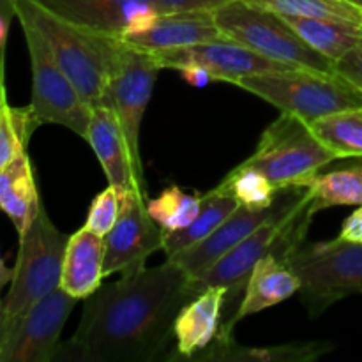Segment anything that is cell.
Returning <instances> with one entry per match:
<instances>
[{
  "mask_svg": "<svg viewBox=\"0 0 362 362\" xmlns=\"http://www.w3.org/2000/svg\"><path fill=\"white\" fill-rule=\"evenodd\" d=\"M4 327H6V315H4V303L0 299V345L4 339Z\"/></svg>",
  "mask_w": 362,
  "mask_h": 362,
  "instance_id": "cell-39",
  "label": "cell"
},
{
  "mask_svg": "<svg viewBox=\"0 0 362 362\" xmlns=\"http://www.w3.org/2000/svg\"><path fill=\"white\" fill-rule=\"evenodd\" d=\"M313 212L341 205H362V166L318 173L308 186Z\"/></svg>",
  "mask_w": 362,
  "mask_h": 362,
  "instance_id": "cell-25",
  "label": "cell"
},
{
  "mask_svg": "<svg viewBox=\"0 0 362 362\" xmlns=\"http://www.w3.org/2000/svg\"><path fill=\"white\" fill-rule=\"evenodd\" d=\"M179 73L187 85H191V87H197V88H202V87H205V85L216 81V78L212 76L207 69H204V67H200V66H184V67H180Z\"/></svg>",
  "mask_w": 362,
  "mask_h": 362,
  "instance_id": "cell-34",
  "label": "cell"
},
{
  "mask_svg": "<svg viewBox=\"0 0 362 362\" xmlns=\"http://www.w3.org/2000/svg\"><path fill=\"white\" fill-rule=\"evenodd\" d=\"M76 297L59 286L18 320L7 325L0 345V362H52L60 349V334L76 306Z\"/></svg>",
  "mask_w": 362,
  "mask_h": 362,
  "instance_id": "cell-10",
  "label": "cell"
},
{
  "mask_svg": "<svg viewBox=\"0 0 362 362\" xmlns=\"http://www.w3.org/2000/svg\"><path fill=\"white\" fill-rule=\"evenodd\" d=\"M226 296L221 286H209L179 311L173 324L175 354L166 359L189 361L214 341L223 324Z\"/></svg>",
  "mask_w": 362,
  "mask_h": 362,
  "instance_id": "cell-17",
  "label": "cell"
},
{
  "mask_svg": "<svg viewBox=\"0 0 362 362\" xmlns=\"http://www.w3.org/2000/svg\"><path fill=\"white\" fill-rule=\"evenodd\" d=\"M27 42L32 71L30 110L37 126L67 127L85 140L92 108L57 64L48 42L30 21L18 18Z\"/></svg>",
  "mask_w": 362,
  "mask_h": 362,
  "instance_id": "cell-8",
  "label": "cell"
},
{
  "mask_svg": "<svg viewBox=\"0 0 362 362\" xmlns=\"http://www.w3.org/2000/svg\"><path fill=\"white\" fill-rule=\"evenodd\" d=\"M41 207L34 170L28 154L16 159L0 170V211L6 212L18 235L25 232L34 221Z\"/></svg>",
  "mask_w": 362,
  "mask_h": 362,
  "instance_id": "cell-21",
  "label": "cell"
},
{
  "mask_svg": "<svg viewBox=\"0 0 362 362\" xmlns=\"http://www.w3.org/2000/svg\"><path fill=\"white\" fill-rule=\"evenodd\" d=\"M154 55L163 69L179 71L184 66H200L207 69L216 78V81H228V83H235L237 80L250 74L283 67L226 37L154 53Z\"/></svg>",
  "mask_w": 362,
  "mask_h": 362,
  "instance_id": "cell-12",
  "label": "cell"
},
{
  "mask_svg": "<svg viewBox=\"0 0 362 362\" xmlns=\"http://www.w3.org/2000/svg\"><path fill=\"white\" fill-rule=\"evenodd\" d=\"M233 85L306 124L341 110L362 106V94L338 73L281 67L250 74Z\"/></svg>",
  "mask_w": 362,
  "mask_h": 362,
  "instance_id": "cell-3",
  "label": "cell"
},
{
  "mask_svg": "<svg viewBox=\"0 0 362 362\" xmlns=\"http://www.w3.org/2000/svg\"><path fill=\"white\" fill-rule=\"evenodd\" d=\"M338 237L343 240H349V243L362 244V205H359V207L343 221Z\"/></svg>",
  "mask_w": 362,
  "mask_h": 362,
  "instance_id": "cell-33",
  "label": "cell"
},
{
  "mask_svg": "<svg viewBox=\"0 0 362 362\" xmlns=\"http://www.w3.org/2000/svg\"><path fill=\"white\" fill-rule=\"evenodd\" d=\"M216 187L250 209L271 207L278 197V189L272 186L271 180L257 168L244 163L233 168Z\"/></svg>",
  "mask_w": 362,
  "mask_h": 362,
  "instance_id": "cell-26",
  "label": "cell"
},
{
  "mask_svg": "<svg viewBox=\"0 0 362 362\" xmlns=\"http://www.w3.org/2000/svg\"><path fill=\"white\" fill-rule=\"evenodd\" d=\"M346 2L354 4L356 7H359V9H362V0H346Z\"/></svg>",
  "mask_w": 362,
  "mask_h": 362,
  "instance_id": "cell-40",
  "label": "cell"
},
{
  "mask_svg": "<svg viewBox=\"0 0 362 362\" xmlns=\"http://www.w3.org/2000/svg\"><path fill=\"white\" fill-rule=\"evenodd\" d=\"M4 62H6V55L0 53V106L4 103H7V94H6V76H4Z\"/></svg>",
  "mask_w": 362,
  "mask_h": 362,
  "instance_id": "cell-37",
  "label": "cell"
},
{
  "mask_svg": "<svg viewBox=\"0 0 362 362\" xmlns=\"http://www.w3.org/2000/svg\"><path fill=\"white\" fill-rule=\"evenodd\" d=\"M334 349L327 341H293L272 346H244L235 338L214 339L189 361L200 362H313Z\"/></svg>",
  "mask_w": 362,
  "mask_h": 362,
  "instance_id": "cell-20",
  "label": "cell"
},
{
  "mask_svg": "<svg viewBox=\"0 0 362 362\" xmlns=\"http://www.w3.org/2000/svg\"><path fill=\"white\" fill-rule=\"evenodd\" d=\"M214 18L226 39L279 66L336 73L334 62L306 45L285 18L274 11L247 0H233L214 11Z\"/></svg>",
  "mask_w": 362,
  "mask_h": 362,
  "instance_id": "cell-4",
  "label": "cell"
},
{
  "mask_svg": "<svg viewBox=\"0 0 362 362\" xmlns=\"http://www.w3.org/2000/svg\"><path fill=\"white\" fill-rule=\"evenodd\" d=\"M147 212L163 228V232H175L189 225L198 214L202 194H189L179 186H168L161 194L148 200Z\"/></svg>",
  "mask_w": 362,
  "mask_h": 362,
  "instance_id": "cell-27",
  "label": "cell"
},
{
  "mask_svg": "<svg viewBox=\"0 0 362 362\" xmlns=\"http://www.w3.org/2000/svg\"><path fill=\"white\" fill-rule=\"evenodd\" d=\"M103 239L105 276H112L144 267L151 255L163 250L165 232L147 212L144 193L127 189L120 191L119 218Z\"/></svg>",
  "mask_w": 362,
  "mask_h": 362,
  "instance_id": "cell-11",
  "label": "cell"
},
{
  "mask_svg": "<svg viewBox=\"0 0 362 362\" xmlns=\"http://www.w3.org/2000/svg\"><path fill=\"white\" fill-rule=\"evenodd\" d=\"M13 272H14L13 269L6 267L2 257H0V292H2V288L7 285V283H11V279H13Z\"/></svg>",
  "mask_w": 362,
  "mask_h": 362,
  "instance_id": "cell-38",
  "label": "cell"
},
{
  "mask_svg": "<svg viewBox=\"0 0 362 362\" xmlns=\"http://www.w3.org/2000/svg\"><path fill=\"white\" fill-rule=\"evenodd\" d=\"M35 127L39 126L30 106L18 108L9 103L0 106V170L27 152L28 140Z\"/></svg>",
  "mask_w": 362,
  "mask_h": 362,
  "instance_id": "cell-29",
  "label": "cell"
},
{
  "mask_svg": "<svg viewBox=\"0 0 362 362\" xmlns=\"http://www.w3.org/2000/svg\"><path fill=\"white\" fill-rule=\"evenodd\" d=\"M336 156L318 140L306 122L281 113L262 134L257 151L244 161L264 173L276 189L308 187Z\"/></svg>",
  "mask_w": 362,
  "mask_h": 362,
  "instance_id": "cell-6",
  "label": "cell"
},
{
  "mask_svg": "<svg viewBox=\"0 0 362 362\" xmlns=\"http://www.w3.org/2000/svg\"><path fill=\"white\" fill-rule=\"evenodd\" d=\"M16 2L18 0H0V14L13 20L16 16Z\"/></svg>",
  "mask_w": 362,
  "mask_h": 362,
  "instance_id": "cell-36",
  "label": "cell"
},
{
  "mask_svg": "<svg viewBox=\"0 0 362 362\" xmlns=\"http://www.w3.org/2000/svg\"><path fill=\"white\" fill-rule=\"evenodd\" d=\"M103 278H106L105 239L83 226L67 240L60 288L78 300L88 299L101 288Z\"/></svg>",
  "mask_w": 362,
  "mask_h": 362,
  "instance_id": "cell-19",
  "label": "cell"
},
{
  "mask_svg": "<svg viewBox=\"0 0 362 362\" xmlns=\"http://www.w3.org/2000/svg\"><path fill=\"white\" fill-rule=\"evenodd\" d=\"M11 21L7 16L0 14V53L6 55V42H7V32H9Z\"/></svg>",
  "mask_w": 362,
  "mask_h": 362,
  "instance_id": "cell-35",
  "label": "cell"
},
{
  "mask_svg": "<svg viewBox=\"0 0 362 362\" xmlns=\"http://www.w3.org/2000/svg\"><path fill=\"white\" fill-rule=\"evenodd\" d=\"M85 140L88 141L99 165L103 166L110 186L120 191L138 189L140 193H145L144 184L140 182L134 170L122 127L110 106L98 105L92 108Z\"/></svg>",
  "mask_w": 362,
  "mask_h": 362,
  "instance_id": "cell-16",
  "label": "cell"
},
{
  "mask_svg": "<svg viewBox=\"0 0 362 362\" xmlns=\"http://www.w3.org/2000/svg\"><path fill=\"white\" fill-rule=\"evenodd\" d=\"M67 240L69 235L53 225L41 204L34 221L20 235L11 288L4 300L6 327L27 313L37 300L59 288Z\"/></svg>",
  "mask_w": 362,
  "mask_h": 362,
  "instance_id": "cell-5",
  "label": "cell"
},
{
  "mask_svg": "<svg viewBox=\"0 0 362 362\" xmlns=\"http://www.w3.org/2000/svg\"><path fill=\"white\" fill-rule=\"evenodd\" d=\"M336 73L345 78L359 94H362V41L334 62Z\"/></svg>",
  "mask_w": 362,
  "mask_h": 362,
  "instance_id": "cell-31",
  "label": "cell"
},
{
  "mask_svg": "<svg viewBox=\"0 0 362 362\" xmlns=\"http://www.w3.org/2000/svg\"><path fill=\"white\" fill-rule=\"evenodd\" d=\"M225 35L216 23L211 11H187V13H159L151 23L138 32L126 34L129 45L151 53L170 52L200 42L218 41Z\"/></svg>",
  "mask_w": 362,
  "mask_h": 362,
  "instance_id": "cell-14",
  "label": "cell"
},
{
  "mask_svg": "<svg viewBox=\"0 0 362 362\" xmlns=\"http://www.w3.org/2000/svg\"><path fill=\"white\" fill-rule=\"evenodd\" d=\"M300 288L303 281L292 264L279 258L276 253L267 255L251 271L233 322L237 325L246 317L285 303L286 299L300 292Z\"/></svg>",
  "mask_w": 362,
  "mask_h": 362,
  "instance_id": "cell-18",
  "label": "cell"
},
{
  "mask_svg": "<svg viewBox=\"0 0 362 362\" xmlns=\"http://www.w3.org/2000/svg\"><path fill=\"white\" fill-rule=\"evenodd\" d=\"M239 202L230 197L225 191L214 187L209 193L202 194V205L198 214L194 216L193 221L184 228L175 230V232H165V243H163V251L166 255V260L179 255L180 251L202 243L205 237L211 235L237 207Z\"/></svg>",
  "mask_w": 362,
  "mask_h": 362,
  "instance_id": "cell-22",
  "label": "cell"
},
{
  "mask_svg": "<svg viewBox=\"0 0 362 362\" xmlns=\"http://www.w3.org/2000/svg\"><path fill=\"white\" fill-rule=\"evenodd\" d=\"M194 293L189 276L166 260L158 267L124 272L88 297L76 332L60 345L55 361L152 362L173 336L179 311Z\"/></svg>",
  "mask_w": 362,
  "mask_h": 362,
  "instance_id": "cell-1",
  "label": "cell"
},
{
  "mask_svg": "<svg viewBox=\"0 0 362 362\" xmlns=\"http://www.w3.org/2000/svg\"><path fill=\"white\" fill-rule=\"evenodd\" d=\"M16 18L30 21L41 32L60 69L88 106L101 105L122 39L73 23L37 0H18Z\"/></svg>",
  "mask_w": 362,
  "mask_h": 362,
  "instance_id": "cell-2",
  "label": "cell"
},
{
  "mask_svg": "<svg viewBox=\"0 0 362 362\" xmlns=\"http://www.w3.org/2000/svg\"><path fill=\"white\" fill-rule=\"evenodd\" d=\"M303 281L300 296L311 317L350 296L362 293V244L339 237L304 243L290 260Z\"/></svg>",
  "mask_w": 362,
  "mask_h": 362,
  "instance_id": "cell-7",
  "label": "cell"
},
{
  "mask_svg": "<svg viewBox=\"0 0 362 362\" xmlns=\"http://www.w3.org/2000/svg\"><path fill=\"white\" fill-rule=\"evenodd\" d=\"M308 126L338 159L362 158V106L331 113Z\"/></svg>",
  "mask_w": 362,
  "mask_h": 362,
  "instance_id": "cell-24",
  "label": "cell"
},
{
  "mask_svg": "<svg viewBox=\"0 0 362 362\" xmlns=\"http://www.w3.org/2000/svg\"><path fill=\"white\" fill-rule=\"evenodd\" d=\"M120 212V191L117 187L110 186L105 191L98 194L92 200L90 209L87 214V226L88 230L95 232L98 235L105 237L115 225L117 218Z\"/></svg>",
  "mask_w": 362,
  "mask_h": 362,
  "instance_id": "cell-30",
  "label": "cell"
},
{
  "mask_svg": "<svg viewBox=\"0 0 362 362\" xmlns=\"http://www.w3.org/2000/svg\"><path fill=\"white\" fill-rule=\"evenodd\" d=\"M233 0H154L159 13H187V11H218Z\"/></svg>",
  "mask_w": 362,
  "mask_h": 362,
  "instance_id": "cell-32",
  "label": "cell"
},
{
  "mask_svg": "<svg viewBox=\"0 0 362 362\" xmlns=\"http://www.w3.org/2000/svg\"><path fill=\"white\" fill-rule=\"evenodd\" d=\"M285 16L322 18L362 25V9L346 0H247Z\"/></svg>",
  "mask_w": 362,
  "mask_h": 362,
  "instance_id": "cell-28",
  "label": "cell"
},
{
  "mask_svg": "<svg viewBox=\"0 0 362 362\" xmlns=\"http://www.w3.org/2000/svg\"><path fill=\"white\" fill-rule=\"evenodd\" d=\"M59 16L99 34L124 37L159 14L154 0H37Z\"/></svg>",
  "mask_w": 362,
  "mask_h": 362,
  "instance_id": "cell-13",
  "label": "cell"
},
{
  "mask_svg": "<svg viewBox=\"0 0 362 362\" xmlns=\"http://www.w3.org/2000/svg\"><path fill=\"white\" fill-rule=\"evenodd\" d=\"M281 16L306 45L317 49L331 62H338L346 52L362 41V25L359 23L322 20V18L285 16V14Z\"/></svg>",
  "mask_w": 362,
  "mask_h": 362,
  "instance_id": "cell-23",
  "label": "cell"
},
{
  "mask_svg": "<svg viewBox=\"0 0 362 362\" xmlns=\"http://www.w3.org/2000/svg\"><path fill=\"white\" fill-rule=\"evenodd\" d=\"M274 207L276 200L267 209H250L246 205H239L211 235L205 237L202 243L180 251L179 255L168 258V260L179 264L189 276L191 281H197L223 255L233 250L240 240L246 239L251 232L264 225L272 216Z\"/></svg>",
  "mask_w": 362,
  "mask_h": 362,
  "instance_id": "cell-15",
  "label": "cell"
},
{
  "mask_svg": "<svg viewBox=\"0 0 362 362\" xmlns=\"http://www.w3.org/2000/svg\"><path fill=\"white\" fill-rule=\"evenodd\" d=\"M161 69L163 67L159 66L154 53L129 45L122 39L101 103L110 106L119 119L141 184H144V166H141L140 154L141 120L147 112Z\"/></svg>",
  "mask_w": 362,
  "mask_h": 362,
  "instance_id": "cell-9",
  "label": "cell"
}]
</instances>
